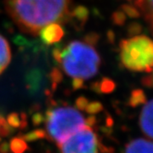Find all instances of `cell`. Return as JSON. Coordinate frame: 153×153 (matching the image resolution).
Listing matches in <instances>:
<instances>
[{
    "label": "cell",
    "instance_id": "6da1fadb",
    "mask_svg": "<svg viewBox=\"0 0 153 153\" xmlns=\"http://www.w3.org/2000/svg\"><path fill=\"white\" fill-rule=\"evenodd\" d=\"M72 0H4L7 14L22 33L37 36L46 26L68 21Z\"/></svg>",
    "mask_w": 153,
    "mask_h": 153
},
{
    "label": "cell",
    "instance_id": "7a4b0ae2",
    "mask_svg": "<svg viewBox=\"0 0 153 153\" xmlns=\"http://www.w3.org/2000/svg\"><path fill=\"white\" fill-rule=\"evenodd\" d=\"M94 44L95 35L83 40H73L54 49V58L61 71L71 78V87L74 90L84 87V81L99 72L101 58Z\"/></svg>",
    "mask_w": 153,
    "mask_h": 153
},
{
    "label": "cell",
    "instance_id": "3957f363",
    "mask_svg": "<svg viewBox=\"0 0 153 153\" xmlns=\"http://www.w3.org/2000/svg\"><path fill=\"white\" fill-rule=\"evenodd\" d=\"M79 110L69 105L58 106L51 101L45 112V123L48 139L54 140L57 145L66 140L76 132L85 128L86 122Z\"/></svg>",
    "mask_w": 153,
    "mask_h": 153
},
{
    "label": "cell",
    "instance_id": "277c9868",
    "mask_svg": "<svg viewBox=\"0 0 153 153\" xmlns=\"http://www.w3.org/2000/svg\"><path fill=\"white\" fill-rule=\"evenodd\" d=\"M119 59L126 69L137 72H151L153 69V39L135 35L122 40Z\"/></svg>",
    "mask_w": 153,
    "mask_h": 153
},
{
    "label": "cell",
    "instance_id": "5b68a950",
    "mask_svg": "<svg viewBox=\"0 0 153 153\" xmlns=\"http://www.w3.org/2000/svg\"><path fill=\"white\" fill-rule=\"evenodd\" d=\"M100 145L97 134L87 126L57 146L61 153H101Z\"/></svg>",
    "mask_w": 153,
    "mask_h": 153
},
{
    "label": "cell",
    "instance_id": "8992f818",
    "mask_svg": "<svg viewBox=\"0 0 153 153\" xmlns=\"http://www.w3.org/2000/svg\"><path fill=\"white\" fill-rule=\"evenodd\" d=\"M143 104L139 120L140 127L148 138L153 140V99Z\"/></svg>",
    "mask_w": 153,
    "mask_h": 153
},
{
    "label": "cell",
    "instance_id": "52a82bcc",
    "mask_svg": "<svg viewBox=\"0 0 153 153\" xmlns=\"http://www.w3.org/2000/svg\"><path fill=\"white\" fill-rule=\"evenodd\" d=\"M45 44H54L60 42L64 36V30L61 24L54 23L44 27L38 33Z\"/></svg>",
    "mask_w": 153,
    "mask_h": 153
},
{
    "label": "cell",
    "instance_id": "ba28073f",
    "mask_svg": "<svg viewBox=\"0 0 153 153\" xmlns=\"http://www.w3.org/2000/svg\"><path fill=\"white\" fill-rule=\"evenodd\" d=\"M132 4L136 7L153 36V0H133Z\"/></svg>",
    "mask_w": 153,
    "mask_h": 153
},
{
    "label": "cell",
    "instance_id": "9c48e42d",
    "mask_svg": "<svg viewBox=\"0 0 153 153\" xmlns=\"http://www.w3.org/2000/svg\"><path fill=\"white\" fill-rule=\"evenodd\" d=\"M124 153H153V141L135 139L127 144Z\"/></svg>",
    "mask_w": 153,
    "mask_h": 153
},
{
    "label": "cell",
    "instance_id": "30bf717a",
    "mask_svg": "<svg viewBox=\"0 0 153 153\" xmlns=\"http://www.w3.org/2000/svg\"><path fill=\"white\" fill-rule=\"evenodd\" d=\"M11 60V49L9 42L0 35V75L5 71Z\"/></svg>",
    "mask_w": 153,
    "mask_h": 153
},
{
    "label": "cell",
    "instance_id": "8fae6325",
    "mask_svg": "<svg viewBox=\"0 0 153 153\" xmlns=\"http://www.w3.org/2000/svg\"><path fill=\"white\" fill-rule=\"evenodd\" d=\"M6 121L14 128L24 129L28 125L27 114L25 112H22L21 114L17 112H11L7 116Z\"/></svg>",
    "mask_w": 153,
    "mask_h": 153
},
{
    "label": "cell",
    "instance_id": "7c38bea8",
    "mask_svg": "<svg viewBox=\"0 0 153 153\" xmlns=\"http://www.w3.org/2000/svg\"><path fill=\"white\" fill-rule=\"evenodd\" d=\"M10 148L12 153H25L29 150V146L20 136L12 138L10 141Z\"/></svg>",
    "mask_w": 153,
    "mask_h": 153
},
{
    "label": "cell",
    "instance_id": "4fadbf2b",
    "mask_svg": "<svg viewBox=\"0 0 153 153\" xmlns=\"http://www.w3.org/2000/svg\"><path fill=\"white\" fill-rule=\"evenodd\" d=\"M19 136L22 138L27 142H33V141H36L38 140L48 139L47 132L44 129H40V128L28 132V133L24 134H19Z\"/></svg>",
    "mask_w": 153,
    "mask_h": 153
},
{
    "label": "cell",
    "instance_id": "5bb4252c",
    "mask_svg": "<svg viewBox=\"0 0 153 153\" xmlns=\"http://www.w3.org/2000/svg\"><path fill=\"white\" fill-rule=\"evenodd\" d=\"M0 125H1V128H0V136L1 137H8L12 134H14L15 128L7 123L4 117L0 119Z\"/></svg>",
    "mask_w": 153,
    "mask_h": 153
},
{
    "label": "cell",
    "instance_id": "9a60e30c",
    "mask_svg": "<svg viewBox=\"0 0 153 153\" xmlns=\"http://www.w3.org/2000/svg\"><path fill=\"white\" fill-rule=\"evenodd\" d=\"M103 110V105L99 101H91L88 102L85 108V111L90 115H94L100 113Z\"/></svg>",
    "mask_w": 153,
    "mask_h": 153
},
{
    "label": "cell",
    "instance_id": "2e32d148",
    "mask_svg": "<svg viewBox=\"0 0 153 153\" xmlns=\"http://www.w3.org/2000/svg\"><path fill=\"white\" fill-rule=\"evenodd\" d=\"M44 122H45V116L40 111H36L32 116V123L34 126L41 125Z\"/></svg>",
    "mask_w": 153,
    "mask_h": 153
},
{
    "label": "cell",
    "instance_id": "e0dca14e",
    "mask_svg": "<svg viewBox=\"0 0 153 153\" xmlns=\"http://www.w3.org/2000/svg\"><path fill=\"white\" fill-rule=\"evenodd\" d=\"M88 102L89 101L87 98H85L83 96H80L76 99L75 101V107L79 111H84Z\"/></svg>",
    "mask_w": 153,
    "mask_h": 153
},
{
    "label": "cell",
    "instance_id": "ac0fdd59",
    "mask_svg": "<svg viewBox=\"0 0 153 153\" xmlns=\"http://www.w3.org/2000/svg\"><path fill=\"white\" fill-rule=\"evenodd\" d=\"M85 122H86V125L89 128H94L96 125V123H97V118L95 117V116L94 115H90L88 117H87L85 119Z\"/></svg>",
    "mask_w": 153,
    "mask_h": 153
},
{
    "label": "cell",
    "instance_id": "d6986e66",
    "mask_svg": "<svg viewBox=\"0 0 153 153\" xmlns=\"http://www.w3.org/2000/svg\"><path fill=\"white\" fill-rule=\"evenodd\" d=\"M10 151V144L7 141H3L0 143V153H9Z\"/></svg>",
    "mask_w": 153,
    "mask_h": 153
},
{
    "label": "cell",
    "instance_id": "ffe728a7",
    "mask_svg": "<svg viewBox=\"0 0 153 153\" xmlns=\"http://www.w3.org/2000/svg\"><path fill=\"white\" fill-rule=\"evenodd\" d=\"M2 142V138H1V136H0V143Z\"/></svg>",
    "mask_w": 153,
    "mask_h": 153
},
{
    "label": "cell",
    "instance_id": "44dd1931",
    "mask_svg": "<svg viewBox=\"0 0 153 153\" xmlns=\"http://www.w3.org/2000/svg\"><path fill=\"white\" fill-rule=\"evenodd\" d=\"M127 1H128V2H132L133 0H127Z\"/></svg>",
    "mask_w": 153,
    "mask_h": 153
},
{
    "label": "cell",
    "instance_id": "7402d4cb",
    "mask_svg": "<svg viewBox=\"0 0 153 153\" xmlns=\"http://www.w3.org/2000/svg\"><path fill=\"white\" fill-rule=\"evenodd\" d=\"M152 72H153V69H152ZM152 77H153V76H152Z\"/></svg>",
    "mask_w": 153,
    "mask_h": 153
},
{
    "label": "cell",
    "instance_id": "603a6c76",
    "mask_svg": "<svg viewBox=\"0 0 153 153\" xmlns=\"http://www.w3.org/2000/svg\"><path fill=\"white\" fill-rule=\"evenodd\" d=\"M0 128H1V125H0Z\"/></svg>",
    "mask_w": 153,
    "mask_h": 153
}]
</instances>
